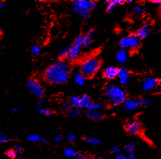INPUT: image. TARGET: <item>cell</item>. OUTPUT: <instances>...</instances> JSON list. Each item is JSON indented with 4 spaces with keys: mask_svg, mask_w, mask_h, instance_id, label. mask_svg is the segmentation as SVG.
Listing matches in <instances>:
<instances>
[{
    "mask_svg": "<svg viewBox=\"0 0 161 159\" xmlns=\"http://www.w3.org/2000/svg\"><path fill=\"white\" fill-rule=\"evenodd\" d=\"M71 74L69 62L57 60L49 65L43 72V79L51 85H61L69 80Z\"/></svg>",
    "mask_w": 161,
    "mask_h": 159,
    "instance_id": "1",
    "label": "cell"
},
{
    "mask_svg": "<svg viewBox=\"0 0 161 159\" xmlns=\"http://www.w3.org/2000/svg\"><path fill=\"white\" fill-rule=\"evenodd\" d=\"M103 93L113 106L122 105L127 99V94L124 89L116 84H108L104 88Z\"/></svg>",
    "mask_w": 161,
    "mask_h": 159,
    "instance_id": "2",
    "label": "cell"
},
{
    "mask_svg": "<svg viewBox=\"0 0 161 159\" xmlns=\"http://www.w3.org/2000/svg\"><path fill=\"white\" fill-rule=\"evenodd\" d=\"M102 66V61L96 56L84 60L80 66V72L86 78H91L97 74Z\"/></svg>",
    "mask_w": 161,
    "mask_h": 159,
    "instance_id": "3",
    "label": "cell"
},
{
    "mask_svg": "<svg viewBox=\"0 0 161 159\" xmlns=\"http://www.w3.org/2000/svg\"><path fill=\"white\" fill-rule=\"evenodd\" d=\"M71 10L75 14L86 19L90 16L91 10L89 8V1L88 0H77L71 3Z\"/></svg>",
    "mask_w": 161,
    "mask_h": 159,
    "instance_id": "4",
    "label": "cell"
},
{
    "mask_svg": "<svg viewBox=\"0 0 161 159\" xmlns=\"http://www.w3.org/2000/svg\"><path fill=\"white\" fill-rule=\"evenodd\" d=\"M27 88L35 97L41 99L45 95V88L41 82L36 78H30L27 80Z\"/></svg>",
    "mask_w": 161,
    "mask_h": 159,
    "instance_id": "5",
    "label": "cell"
},
{
    "mask_svg": "<svg viewBox=\"0 0 161 159\" xmlns=\"http://www.w3.org/2000/svg\"><path fill=\"white\" fill-rule=\"evenodd\" d=\"M126 131L132 136L138 135L141 131V123L138 120H132L127 122L124 125Z\"/></svg>",
    "mask_w": 161,
    "mask_h": 159,
    "instance_id": "6",
    "label": "cell"
},
{
    "mask_svg": "<svg viewBox=\"0 0 161 159\" xmlns=\"http://www.w3.org/2000/svg\"><path fill=\"white\" fill-rule=\"evenodd\" d=\"M158 80L152 76H148L144 78L142 81V89L144 92H149L152 90L157 86Z\"/></svg>",
    "mask_w": 161,
    "mask_h": 159,
    "instance_id": "7",
    "label": "cell"
},
{
    "mask_svg": "<svg viewBox=\"0 0 161 159\" xmlns=\"http://www.w3.org/2000/svg\"><path fill=\"white\" fill-rule=\"evenodd\" d=\"M123 109L127 112H133L139 109L140 107L138 103V99H132V98H127L122 104Z\"/></svg>",
    "mask_w": 161,
    "mask_h": 159,
    "instance_id": "8",
    "label": "cell"
},
{
    "mask_svg": "<svg viewBox=\"0 0 161 159\" xmlns=\"http://www.w3.org/2000/svg\"><path fill=\"white\" fill-rule=\"evenodd\" d=\"M102 75H103V77L106 78V79L113 80L116 77H118V68H117V67L114 66H112V65L107 66L104 69Z\"/></svg>",
    "mask_w": 161,
    "mask_h": 159,
    "instance_id": "9",
    "label": "cell"
},
{
    "mask_svg": "<svg viewBox=\"0 0 161 159\" xmlns=\"http://www.w3.org/2000/svg\"><path fill=\"white\" fill-rule=\"evenodd\" d=\"M150 31H151V25L149 22H146L137 30L135 34L140 40H144L149 36Z\"/></svg>",
    "mask_w": 161,
    "mask_h": 159,
    "instance_id": "10",
    "label": "cell"
},
{
    "mask_svg": "<svg viewBox=\"0 0 161 159\" xmlns=\"http://www.w3.org/2000/svg\"><path fill=\"white\" fill-rule=\"evenodd\" d=\"M81 46L77 45L71 44V47L69 52V56H68V61L70 63H74L78 60L80 52H81Z\"/></svg>",
    "mask_w": 161,
    "mask_h": 159,
    "instance_id": "11",
    "label": "cell"
},
{
    "mask_svg": "<svg viewBox=\"0 0 161 159\" xmlns=\"http://www.w3.org/2000/svg\"><path fill=\"white\" fill-rule=\"evenodd\" d=\"M118 77L119 78L120 83L123 85H126L129 82L131 75L129 74V70L125 67L122 66L118 68Z\"/></svg>",
    "mask_w": 161,
    "mask_h": 159,
    "instance_id": "12",
    "label": "cell"
},
{
    "mask_svg": "<svg viewBox=\"0 0 161 159\" xmlns=\"http://www.w3.org/2000/svg\"><path fill=\"white\" fill-rule=\"evenodd\" d=\"M72 74L74 75V81L79 86H83L86 81V78L83 76V74L80 72V69H74L72 70Z\"/></svg>",
    "mask_w": 161,
    "mask_h": 159,
    "instance_id": "13",
    "label": "cell"
},
{
    "mask_svg": "<svg viewBox=\"0 0 161 159\" xmlns=\"http://www.w3.org/2000/svg\"><path fill=\"white\" fill-rule=\"evenodd\" d=\"M85 116H86V117L91 120H94V121H100L104 118V114L99 111L87 110L85 112Z\"/></svg>",
    "mask_w": 161,
    "mask_h": 159,
    "instance_id": "14",
    "label": "cell"
},
{
    "mask_svg": "<svg viewBox=\"0 0 161 159\" xmlns=\"http://www.w3.org/2000/svg\"><path fill=\"white\" fill-rule=\"evenodd\" d=\"M129 37V49L130 50H138L140 45V39L137 37L136 34H132Z\"/></svg>",
    "mask_w": 161,
    "mask_h": 159,
    "instance_id": "15",
    "label": "cell"
},
{
    "mask_svg": "<svg viewBox=\"0 0 161 159\" xmlns=\"http://www.w3.org/2000/svg\"><path fill=\"white\" fill-rule=\"evenodd\" d=\"M128 58V53L127 50L123 49H121L117 51L116 54V59L118 63H124L127 62Z\"/></svg>",
    "mask_w": 161,
    "mask_h": 159,
    "instance_id": "16",
    "label": "cell"
},
{
    "mask_svg": "<svg viewBox=\"0 0 161 159\" xmlns=\"http://www.w3.org/2000/svg\"><path fill=\"white\" fill-rule=\"evenodd\" d=\"M91 97L88 95H83L80 97V109H88V108L90 107V105L92 103Z\"/></svg>",
    "mask_w": 161,
    "mask_h": 159,
    "instance_id": "17",
    "label": "cell"
},
{
    "mask_svg": "<svg viewBox=\"0 0 161 159\" xmlns=\"http://www.w3.org/2000/svg\"><path fill=\"white\" fill-rule=\"evenodd\" d=\"M71 47V44L67 45L65 48L60 49L59 51V53H58V58H59L60 60H64V61H66V60H68V56H69Z\"/></svg>",
    "mask_w": 161,
    "mask_h": 159,
    "instance_id": "18",
    "label": "cell"
},
{
    "mask_svg": "<svg viewBox=\"0 0 161 159\" xmlns=\"http://www.w3.org/2000/svg\"><path fill=\"white\" fill-rule=\"evenodd\" d=\"M125 3V1L123 0H114V1H110V2L107 5V9H106V12L107 13H110L112 12L114 8H116V5H124Z\"/></svg>",
    "mask_w": 161,
    "mask_h": 159,
    "instance_id": "19",
    "label": "cell"
},
{
    "mask_svg": "<svg viewBox=\"0 0 161 159\" xmlns=\"http://www.w3.org/2000/svg\"><path fill=\"white\" fill-rule=\"evenodd\" d=\"M69 117L71 119H77L82 115V109L80 108H74L68 112Z\"/></svg>",
    "mask_w": 161,
    "mask_h": 159,
    "instance_id": "20",
    "label": "cell"
},
{
    "mask_svg": "<svg viewBox=\"0 0 161 159\" xmlns=\"http://www.w3.org/2000/svg\"><path fill=\"white\" fill-rule=\"evenodd\" d=\"M83 140L85 143L91 144V145H98L101 143V140L99 138L93 136H85L83 139Z\"/></svg>",
    "mask_w": 161,
    "mask_h": 159,
    "instance_id": "21",
    "label": "cell"
},
{
    "mask_svg": "<svg viewBox=\"0 0 161 159\" xmlns=\"http://www.w3.org/2000/svg\"><path fill=\"white\" fill-rule=\"evenodd\" d=\"M69 103L74 108H80V97L73 96L69 97Z\"/></svg>",
    "mask_w": 161,
    "mask_h": 159,
    "instance_id": "22",
    "label": "cell"
},
{
    "mask_svg": "<svg viewBox=\"0 0 161 159\" xmlns=\"http://www.w3.org/2000/svg\"><path fill=\"white\" fill-rule=\"evenodd\" d=\"M27 140L28 142H34V143H37V142H41V137L40 135L36 134V133H31L27 136Z\"/></svg>",
    "mask_w": 161,
    "mask_h": 159,
    "instance_id": "23",
    "label": "cell"
},
{
    "mask_svg": "<svg viewBox=\"0 0 161 159\" xmlns=\"http://www.w3.org/2000/svg\"><path fill=\"white\" fill-rule=\"evenodd\" d=\"M93 43V39L92 36L89 35V34H85L84 35V41H83V46L84 48H89Z\"/></svg>",
    "mask_w": 161,
    "mask_h": 159,
    "instance_id": "24",
    "label": "cell"
},
{
    "mask_svg": "<svg viewBox=\"0 0 161 159\" xmlns=\"http://www.w3.org/2000/svg\"><path fill=\"white\" fill-rule=\"evenodd\" d=\"M105 107V104L102 103H92L90 107L88 108L87 110L90 111H99Z\"/></svg>",
    "mask_w": 161,
    "mask_h": 159,
    "instance_id": "25",
    "label": "cell"
},
{
    "mask_svg": "<svg viewBox=\"0 0 161 159\" xmlns=\"http://www.w3.org/2000/svg\"><path fill=\"white\" fill-rule=\"evenodd\" d=\"M30 52L34 56L40 55L41 52V46L38 44H33L30 47Z\"/></svg>",
    "mask_w": 161,
    "mask_h": 159,
    "instance_id": "26",
    "label": "cell"
},
{
    "mask_svg": "<svg viewBox=\"0 0 161 159\" xmlns=\"http://www.w3.org/2000/svg\"><path fill=\"white\" fill-rule=\"evenodd\" d=\"M77 152L74 150L73 148H66L65 150H63V154L66 157H68V158H73V157H75L76 155Z\"/></svg>",
    "mask_w": 161,
    "mask_h": 159,
    "instance_id": "27",
    "label": "cell"
},
{
    "mask_svg": "<svg viewBox=\"0 0 161 159\" xmlns=\"http://www.w3.org/2000/svg\"><path fill=\"white\" fill-rule=\"evenodd\" d=\"M118 45L123 49H129V37L122 38L118 43Z\"/></svg>",
    "mask_w": 161,
    "mask_h": 159,
    "instance_id": "28",
    "label": "cell"
},
{
    "mask_svg": "<svg viewBox=\"0 0 161 159\" xmlns=\"http://www.w3.org/2000/svg\"><path fill=\"white\" fill-rule=\"evenodd\" d=\"M135 146H136V144H135L134 142H131V143L126 144L125 147H124V151H125L126 153L130 154L131 153H133V152H134Z\"/></svg>",
    "mask_w": 161,
    "mask_h": 159,
    "instance_id": "29",
    "label": "cell"
},
{
    "mask_svg": "<svg viewBox=\"0 0 161 159\" xmlns=\"http://www.w3.org/2000/svg\"><path fill=\"white\" fill-rule=\"evenodd\" d=\"M10 142V138L2 131H0V144H5Z\"/></svg>",
    "mask_w": 161,
    "mask_h": 159,
    "instance_id": "30",
    "label": "cell"
},
{
    "mask_svg": "<svg viewBox=\"0 0 161 159\" xmlns=\"http://www.w3.org/2000/svg\"><path fill=\"white\" fill-rule=\"evenodd\" d=\"M60 108V110L63 111V112L68 113L73 107H71V105L69 103H64L63 104H61Z\"/></svg>",
    "mask_w": 161,
    "mask_h": 159,
    "instance_id": "31",
    "label": "cell"
},
{
    "mask_svg": "<svg viewBox=\"0 0 161 159\" xmlns=\"http://www.w3.org/2000/svg\"><path fill=\"white\" fill-rule=\"evenodd\" d=\"M38 112L39 114L42 115H44V116H51L52 114V111L50 110L49 109H43V108H41V109H38Z\"/></svg>",
    "mask_w": 161,
    "mask_h": 159,
    "instance_id": "32",
    "label": "cell"
},
{
    "mask_svg": "<svg viewBox=\"0 0 161 159\" xmlns=\"http://www.w3.org/2000/svg\"><path fill=\"white\" fill-rule=\"evenodd\" d=\"M5 155L10 159H16V157H17V154H16V153L14 151L13 149L8 150L5 152Z\"/></svg>",
    "mask_w": 161,
    "mask_h": 159,
    "instance_id": "33",
    "label": "cell"
},
{
    "mask_svg": "<svg viewBox=\"0 0 161 159\" xmlns=\"http://www.w3.org/2000/svg\"><path fill=\"white\" fill-rule=\"evenodd\" d=\"M83 41H84V35H82V34H80V35H79L75 38L74 40V44L75 45H77L79 46H83Z\"/></svg>",
    "mask_w": 161,
    "mask_h": 159,
    "instance_id": "34",
    "label": "cell"
},
{
    "mask_svg": "<svg viewBox=\"0 0 161 159\" xmlns=\"http://www.w3.org/2000/svg\"><path fill=\"white\" fill-rule=\"evenodd\" d=\"M138 100L140 107H141V106H147L150 103V99L147 98H138Z\"/></svg>",
    "mask_w": 161,
    "mask_h": 159,
    "instance_id": "35",
    "label": "cell"
},
{
    "mask_svg": "<svg viewBox=\"0 0 161 159\" xmlns=\"http://www.w3.org/2000/svg\"><path fill=\"white\" fill-rule=\"evenodd\" d=\"M133 13L136 16H140L143 13V9L140 6L136 5V6L133 7Z\"/></svg>",
    "mask_w": 161,
    "mask_h": 159,
    "instance_id": "36",
    "label": "cell"
},
{
    "mask_svg": "<svg viewBox=\"0 0 161 159\" xmlns=\"http://www.w3.org/2000/svg\"><path fill=\"white\" fill-rule=\"evenodd\" d=\"M13 149L14 150V151L16 152V154L17 155L18 154H22L24 152V147L21 145V144H16Z\"/></svg>",
    "mask_w": 161,
    "mask_h": 159,
    "instance_id": "37",
    "label": "cell"
},
{
    "mask_svg": "<svg viewBox=\"0 0 161 159\" xmlns=\"http://www.w3.org/2000/svg\"><path fill=\"white\" fill-rule=\"evenodd\" d=\"M109 151H110V153H113V154H117V153H119L120 148H119V147H118V146L115 145V146H113V147H111L110 148Z\"/></svg>",
    "mask_w": 161,
    "mask_h": 159,
    "instance_id": "38",
    "label": "cell"
},
{
    "mask_svg": "<svg viewBox=\"0 0 161 159\" xmlns=\"http://www.w3.org/2000/svg\"><path fill=\"white\" fill-rule=\"evenodd\" d=\"M75 139H76V136L74 133H69L67 136V140L69 141V142L70 143H74Z\"/></svg>",
    "mask_w": 161,
    "mask_h": 159,
    "instance_id": "39",
    "label": "cell"
},
{
    "mask_svg": "<svg viewBox=\"0 0 161 159\" xmlns=\"http://www.w3.org/2000/svg\"><path fill=\"white\" fill-rule=\"evenodd\" d=\"M95 32H96V30H95V29L94 28V27H89L88 28L87 34H89V35L93 36L95 34Z\"/></svg>",
    "mask_w": 161,
    "mask_h": 159,
    "instance_id": "40",
    "label": "cell"
},
{
    "mask_svg": "<svg viewBox=\"0 0 161 159\" xmlns=\"http://www.w3.org/2000/svg\"><path fill=\"white\" fill-rule=\"evenodd\" d=\"M96 2L95 1H89V8L90 10H93L96 8Z\"/></svg>",
    "mask_w": 161,
    "mask_h": 159,
    "instance_id": "41",
    "label": "cell"
},
{
    "mask_svg": "<svg viewBox=\"0 0 161 159\" xmlns=\"http://www.w3.org/2000/svg\"><path fill=\"white\" fill-rule=\"evenodd\" d=\"M114 159H129V157L126 156L124 154H118L116 156V158Z\"/></svg>",
    "mask_w": 161,
    "mask_h": 159,
    "instance_id": "42",
    "label": "cell"
},
{
    "mask_svg": "<svg viewBox=\"0 0 161 159\" xmlns=\"http://www.w3.org/2000/svg\"><path fill=\"white\" fill-rule=\"evenodd\" d=\"M63 136H60V135H58V136H56L54 138V141L55 142H60L61 141H63Z\"/></svg>",
    "mask_w": 161,
    "mask_h": 159,
    "instance_id": "43",
    "label": "cell"
},
{
    "mask_svg": "<svg viewBox=\"0 0 161 159\" xmlns=\"http://www.w3.org/2000/svg\"><path fill=\"white\" fill-rule=\"evenodd\" d=\"M43 103H44V101L42 99H40L39 100H38V102L36 103V107L39 108V109H41V107H42V106L43 105Z\"/></svg>",
    "mask_w": 161,
    "mask_h": 159,
    "instance_id": "44",
    "label": "cell"
},
{
    "mask_svg": "<svg viewBox=\"0 0 161 159\" xmlns=\"http://www.w3.org/2000/svg\"><path fill=\"white\" fill-rule=\"evenodd\" d=\"M84 156V155L82 153H80V152H77L76 155H75L74 158L76 159H81Z\"/></svg>",
    "mask_w": 161,
    "mask_h": 159,
    "instance_id": "45",
    "label": "cell"
},
{
    "mask_svg": "<svg viewBox=\"0 0 161 159\" xmlns=\"http://www.w3.org/2000/svg\"><path fill=\"white\" fill-rule=\"evenodd\" d=\"M19 107H13L12 109H10V113H12V114H16V113H18V111H19Z\"/></svg>",
    "mask_w": 161,
    "mask_h": 159,
    "instance_id": "46",
    "label": "cell"
},
{
    "mask_svg": "<svg viewBox=\"0 0 161 159\" xmlns=\"http://www.w3.org/2000/svg\"><path fill=\"white\" fill-rule=\"evenodd\" d=\"M157 91L161 93V79L158 80V83H157Z\"/></svg>",
    "mask_w": 161,
    "mask_h": 159,
    "instance_id": "47",
    "label": "cell"
},
{
    "mask_svg": "<svg viewBox=\"0 0 161 159\" xmlns=\"http://www.w3.org/2000/svg\"><path fill=\"white\" fill-rule=\"evenodd\" d=\"M129 159H136V157H135V153L133 152V153H131L130 154H129Z\"/></svg>",
    "mask_w": 161,
    "mask_h": 159,
    "instance_id": "48",
    "label": "cell"
},
{
    "mask_svg": "<svg viewBox=\"0 0 161 159\" xmlns=\"http://www.w3.org/2000/svg\"><path fill=\"white\" fill-rule=\"evenodd\" d=\"M41 142L42 144H47V142H48V140H47V138L43 137V138H41Z\"/></svg>",
    "mask_w": 161,
    "mask_h": 159,
    "instance_id": "49",
    "label": "cell"
},
{
    "mask_svg": "<svg viewBox=\"0 0 161 159\" xmlns=\"http://www.w3.org/2000/svg\"><path fill=\"white\" fill-rule=\"evenodd\" d=\"M4 7H5V2H4L0 1V10H2V9L4 8Z\"/></svg>",
    "mask_w": 161,
    "mask_h": 159,
    "instance_id": "50",
    "label": "cell"
},
{
    "mask_svg": "<svg viewBox=\"0 0 161 159\" xmlns=\"http://www.w3.org/2000/svg\"><path fill=\"white\" fill-rule=\"evenodd\" d=\"M153 3H155V4H158V5H161V0H152Z\"/></svg>",
    "mask_w": 161,
    "mask_h": 159,
    "instance_id": "51",
    "label": "cell"
},
{
    "mask_svg": "<svg viewBox=\"0 0 161 159\" xmlns=\"http://www.w3.org/2000/svg\"><path fill=\"white\" fill-rule=\"evenodd\" d=\"M81 159H94V158L93 156H85V155H84Z\"/></svg>",
    "mask_w": 161,
    "mask_h": 159,
    "instance_id": "52",
    "label": "cell"
},
{
    "mask_svg": "<svg viewBox=\"0 0 161 159\" xmlns=\"http://www.w3.org/2000/svg\"><path fill=\"white\" fill-rule=\"evenodd\" d=\"M32 159H38V157H36V156H34V157H32Z\"/></svg>",
    "mask_w": 161,
    "mask_h": 159,
    "instance_id": "53",
    "label": "cell"
},
{
    "mask_svg": "<svg viewBox=\"0 0 161 159\" xmlns=\"http://www.w3.org/2000/svg\"><path fill=\"white\" fill-rule=\"evenodd\" d=\"M96 159H107V158H102V157H101V158H96Z\"/></svg>",
    "mask_w": 161,
    "mask_h": 159,
    "instance_id": "54",
    "label": "cell"
},
{
    "mask_svg": "<svg viewBox=\"0 0 161 159\" xmlns=\"http://www.w3.org/2000/svg\"><path fill=\"white\" fill-rule=\"evenodd\" d=\"M160 147H161V140H160Z\"/></svg>",
    "mask_w": 161,
    "mask_h": 159,
    "instance_id": "55",
    "label": "cell"
},
{
    "mask_svg": "<svg viewBox=\"0 0 161 159\" xmlns=\"http://www.w3.org/2000/svg\"><path fill=\"white\" fill-rule=\"evenodd\" d=\"M19 159H20V158H19Z\"/></svg>",
    "mask_w": 161,
    "mask_h": 159,
    "instance_id": "56",
    "label": "cell"
}]
</instances>
